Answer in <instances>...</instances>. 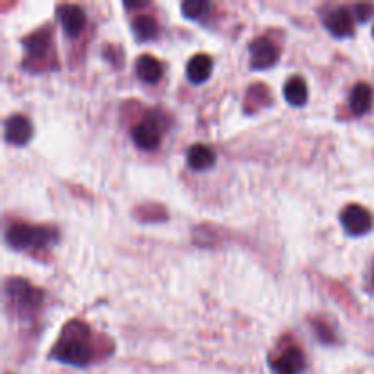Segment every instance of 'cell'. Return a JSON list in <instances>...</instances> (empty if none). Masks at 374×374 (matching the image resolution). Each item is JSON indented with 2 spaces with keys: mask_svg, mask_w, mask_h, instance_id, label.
<instances>
[{
  "mask_svg": "<svg viewBox=\"0 0 374 374\" xmlns=\"http://www.w3.org/2000/svg\"><path fill=\"white\" fill-rule=\"evenodd\" d=\"M186 161H188V167L192 168V170L203 172L216 165V153H214V150L210 146L194 144V146L188 150V153H186Z\"/></svg>",
  "mask_w": 374,
  "mask_h": 374,
  "instance_id": "cell-10",
  "label": "cell"
},
{
  "mask_svg": "<svg viewBox=\"0 0 374 374\" xmlns=\"http://www.w3.org/2000/svg\"><path fill=\"white\" fill-rule=\"evenodd\" d=\"M283 95H285L286 102L292 104V106H303L309 97V92H307V84L303 83L301 77H292L285 83V88H283Z\"/></svg>",
  "mask_w": 374,
  "mask_h": 374,
  "instance_id": "cell-14",
  "label": "cell"
},
{
  "mask_svg": "<svg viewBox=\"0 0 374 374\" xmlns=\"http://www.w3.org/2000/svg\"><path fill=\"white\" fill-rule=\"evenodd\" d=\"M135 71L137 77L146 84H155L162 75V68L159 64L158 59H153L152 55H141L135 62Z\"/></svg>",
  "mask_w": 374,
  "mask_h": 374,
  "instance_id": "cell-12",
  "label": "cell"
},
{
  "mask_svg": "<svg viewBox=\"0 0 374 374\" xmlns=\"http://www.w3.org/2000/svg\"><path fill=\"white\" fill-rule=\"evenodd\" d=\"M6 292H8V296H10L13 303H17V305H33V296L35 294H33L32 286L26 282H22V279H11V282H8Z\"/></svg>",
  "mask_w": 374,
  "mask_h": 374,
  "instance_id": "cell-15",
  "label": "cell"
},
{
  "mask_svg": "<svg viewBox=\"0 0 374 374\" xmlns=\"http://www.w3.org/2000/svg\"><path fill=\"white\" fill-rule=\"evenodd\" d=\"M57 236L53 230L32 225H11L6 230V243L15 250L44 249V247L55 243Z\"/></svg>",
  "mask_w": 374,
  "mask_h": 374,
  "instance_id": "cell-1",
  "label": "cell"
},
{
  "mask_svg": "<svg viewBox=\"0 0 374 374\" xmlns=\"http://www.w3.org/2000/svg\"><path fill=\"white\" fill-rule=\"evenodd\" d=\"M277 62V48L268 39H256L250 44V64L256 69L272 68Z\"/></svg>",
  "mask_w": 374,
  "mask_h": 374,
  "instance_id": "cell-4",
  "label": "cell"
},
{
  "mask_svg": "<svg viewBox=\"0 0 374 374\" xmlns=\"http://www.w3.org/2000/svg\"><path fill=\"white\" fill-rule=\"evenodd\" d=\"M212 59L208 55H203V53H198L186 64V75H188V79L194 84H201L205 81H208V77L212 74Z\"/></svg>",
  "mask_w": 374,
  "mask_h": 374,
  "instance_id": "cell-11",
  "label": "cell"
},
{
  "mask_svg": "<svg viewBox=\"0 0 374 374\" xmlns=\"http://www.w3.org/2000/svg\"><path fill=\"white\" fill-rule=\"evenodd\" d=\"M373 282H374V270H373Z\"/></svg>",
  "mask_w": 374,
  "mask_h": 374,
  "instance_id": "cell-20",
  "label": "cell"
},
{
  "mask_svg": "<svg viewBox=\"0 0 374 374\" xmlns=\"http://www.w3.org/2000/svg\"><path fill=\"white\" fill-rule=\"evenodd\" d=\"M55 358L59 361H62V363L84 367V365H88L92 361L93 349L84 334L74 333L71 336L66 334L62 338V342L57 345Z\"/></svg>",
  "mask_w": 374,
  "mask_h": 374,
  "instance_id": "cell-2",
  "label": "cell"
},
{
  "mask_svg": "<svg viewBox=\"0 0 374 374\" xmlns=\"http://www.w3.org/2000/svg\"><path fill=\"white\" fill-rule=\"evenodd\" d=\"M134 33L139 41H152V39L158 37L159 28L158 22L152 19V17H137L134 20Z\"/></svg>",
  "mask_w": 374,
  "mask_h": 374,
  "instance_id": "cell-16",
  "label": "cell"
},
{
  "mask_svg": "<svg viewBox=\"0 0 374 374\" xmlns=\"http://www.w3.org/2000/svg\"><path fill=\"white\" fill-rule=\"evenodd\" d=\"M340 219L349 236H363L373 228V216L360 205H349L343 208Z\"/></svg>",
  "mask_w": 374,
  "mask_h": 374,
  "instance_id": "cell-3",
  "label": "cell"
},
{
  "mask_svg": "<svg viewBox=\"0 0 374 374\" xmlns=\"http://www.w3.org/2000/svg\"><path fill=\"white\" fill-rule=\"evenodd\" d=\"M32 123L24 116H11L6 120L4 135L6 141L15 146H22L32 139Z\"/></svg>",
  "mask_w": 374,
  "mask_h": 374,
  "instance_id": "cell-7",
  "label": "cell"
},
{
  "mask_svg": "<svg viewBox=\"0 0 374 374\" xmlns=\"http://www.w3.org/2000/svg\"><path fill=\"white\" fill-rule=\"evenodd\" d=\"M349 104H351V111L354 116H363V113H367L370 104H373V90H370L369 84H356L351 93V102H349Z\"/></svg>",
  "mask_w": 374,
  "mask_h": 374,
  "instance_id": "cell-13",
  "label": "cell"
},
{
  "mask_svg": "<svg viewBox=\"0 0 374 374\" xmlns=\"http://www.w3.org/2000/svg\"><path fill=\"white\" fill-rule=\"evenodd\" d=\"M57 19L60 20L66 35H69V37H77V35L83 32L84 24H86L84 11L75 4L59 6V8H57Z\"/></svg>",
  "mask_w": 374,
  "mask_h": 374,
  "instance_id": "cell-5",
  "label": "cell"
},
{
  "mask_svg": "<svg viewBox=\"0 0 374 374\" xmlns=\"http://www.w3.org/2000/svg\"><path fill=\"white\" fill-rule=\"evenodd\" d=\"M48 44H50V39H48L46 33H37V35L29 37V41L26 42V48H28L32 55L41 57L48 50Z\"/></svg>",
  "mask_w": 374,
  "mask_h": 374,
  "instance_id": "cell-18",
  "label": "cell"
},
{
  "mask_svg": "<svg viewBox=\"0 0 374 374\" xmlns=\"http://www.w3.org/2000/svg\"><path fill=\"white\" fill-rule=\"evenodd\" d=\"M324 24L327 32L338 39L352 35V15L347 8H336V10L325 15Z\"/></svg>",
  "mask_w": 374,
  "mask_h": 374,
  "instance_id": "cell-6",
  "label": "cell"
},
{
  "mask_svg": "<svg viewBox=\"0 0 374 374\" xmlns=\"http://www.w3.org/2000/svg\"><path fill=\"white\" fill-rule=\"evenodd\" d=\"M373 37H374V29H373Z\"/></svg>",
  "mask_w": 374,
  "mask_h": 374,
  "instance_id": "cell-21",
  "label": "cell"
},
{
  "mask_svg": "<svg viewBox=\"0 0 374 374\" xmlns=\"http://www.w3.org/2000/svg\"><path fill=\"white\" fill-rule=\"evenodd\" d=\"M305 369V358L300 349H286L279 358L272 363V370L276 374H300Z\"/></svg>",
  "mask_w": 374,
  "mask_h": 374,
  "instance_id": "cell-8",
  "label": "cell"
},
{
  "mask_svg": "<svg viewBox=\"0 0 374 374\" xmlns=\"http://www.w3.org/2000/svg\"><path fill=\"white\" fill-rule=\"evenodd\" d=\"M132 139L141 150H155L161 143V134H159V128L153 123L144 120V123H139L137 126H134Z\"/></svg>",
  "mask_w": 374,
  "mask_h": 374,
  "instance_id": "cell-9",
  "label": "cell"
},
{
  "mask_svg": "<svg viewBox=\"0 0 374 374\" xmlns=\"http://www.w3.org/2000/svg\"><path fill=\"white\" fill-rule=\"evenodd\" d=\"M210 10V4L205 0H186L181 4V11L185 15L186 19H201L207 11Z\"/></svg>",
  "mask_w": 374,
  "mask_h": 374,
  "instance_id": "cell-17",
  "label": "cell"
},
{
  "mask_svg": "<svg viewBox=\"0 0 374 374\" xmlns=\"http://www.w3.org/2000/svg\"><path fill=\"white\" fill-rule=\"evenodd\" d=\"M354 15H356V19L360 20V22H365V20H369L370 15H373V6L358 4L354 8Z\"/></svg>",
  "mask_w": 374,
  "mask_h": 374,
  "instance_id": "cell-19",
  "label": "cell"
}]
</instances>
